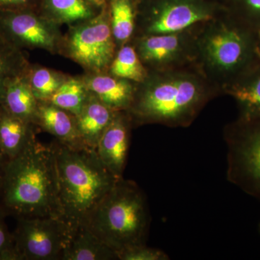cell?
I'll return each mask as SVG.
<instances>
[{"label": "cell", "instance_id": "27", "mask_svg": "<svg viewBox=\"0 0 260 260\" xmlns=\"http://www.w3.org/2000/svg\"><path fill=\"white\" fill-rule=\"evenodd\" d=\"M121 260H167L169 256L164 251L145 245L135 246L118 254Z\"/></svg>", "mask_w": 260, "mask_h": 260}, {"label": "cell", "instance_id": "19", "mask_svg": "<svg viewBox=\"0 0 260 260\" xmlns=\"http://www.w3.org/2000/svg\"><path fill=\"white\" fill-rule=\"evenodd\" d=\"M1 105L13 115L37 126L39 101L30 88L28 71L10 82Z\"/></svg>", "mask_w": 260, "mask_h": 260}, {"label": "cell", "instance_id": "12", "mask_svg": "<svg viewBox=\"0 0 260 260\" xmlns=\"http://www.w3.org/2000/svg\"><path fill=\"white\" fill-rule=\"evenodd\" d=\"M133 126L127 112H118L103 133L95 148L101 161L118 179L122 178L125 169Z\"/></svg>", "mask_w": 260, "mask_h": 260}, {"label": "cell", "instance_id": "1", "mask_svg": "<svg viewBox=\"0 0 260 260\" xmlns=\"http://www.w3.org/2000/svg\"><path fill=\"white\" fill-rule=\"evenodd\" d=\"M196 64L164 72H149L137 84L134 100L126 112L133 126L161 124L187 127L205 106L221 95Z\"/></svg>", "mask_w": 260, "mask_h": 260}, {"label": "cell", "instance_id": "33", "mask_svg": "<svg viewBox=\"0 0 260 260\" xmlns=\"http://www.w3.org/2000/svg\"><path fill=\"white\" fill-rule=\"evenodd\" d=\"M259 232H260V223H259Z\"/></svg>", "mask_w": 260, "mask_h": 260}, {"label": "cell", "instance_id": "17", "mask_svg": "<svg viewBox=\"0 0 260 260\" xmlns=\"http://www.w3.org/2000/svg\"><path fill=\"white\" fill-rule=\"evenodd\" d=\"M60 259L112 260L118 259V256L86 225H81L73 229Z\"/></svg>", "mask_w": 260, "mask_h": 260}, {"label": "cell", "instance_id": "5", "mask_svg": "<svg viewBox=\"0 0 260 260\" xmlns=\"http://www.w3.org/2000/svg\"><path fill=\"white\" fill-rule=\"evenodd\" d=\"M86 225L117 256L130 248L145 245L150 215L145 194L135 181L118 179Z\"/></svg>", "mask_w": 260, "mask_h": 260}, {"label": "cell", "instance_id": "31", "mask_svg": "<svg viewBox=\"0 0 260 260\" xmlns=\"http://www.w3.org/2000/svg\"><path fill=\"white\" fill-rule=\"evenodd\" d=\"M7 161V159L4 156L2 152L0 151V181H1L2 175H3V170H4V167L5 162Z\"/></svg>", "mask_w": 260, "mask_h": 260}, {"label": "cell", "instance_id": "15", "mask_svg": "<svg viewBox=\"0 0 260 260\" xmlns=\"http://www.w3.org/2000/svg\"><path fill=\"white\" fill-rule=\"evenodd\" d=\"M37 125L63 144L85 145L78 134L76 116L48 101H39Z\"/></svg>", "mask_w": 260, "mask_h": 260}, {"label": "cell", "instance_id": "25", "mask_svg": "<svg viewBox=\"0 0 260 260\" xmlns=\"http://www.w3.org/2000/svg\"><path fill=\"white\" fill-rule=\"evenodd\" d=\"M28 77L32 93L38 101H49L70 75L40 65L30 64Z\"/></svg>", "mask_w": 260, "mask_h": 260}, {"label": "cell", "instance_id": "30", "mask_svg": "<svg viewBox=\"0 0 260 260\" xmlns=\"http://www.w3.org/2000/svg\"><path fill=\"white\" fill-rule=\"evenodd\" d=\"M90 5H93L96 9H102L103 7L107 3V0H87Z\"/></svg>", "mask_w": 260, "mask_h": 260}, {"label": "cell", "instance_id": "21", "mask_svg": "<svg viewBox=\"0 0 260 260\" xmlns=\"http://www.w3.org/2000/svg\"><path fill=\"white\" fill-rule=\"evenodd\" d=\"M107 4L113 37L119 49L135 37L138 3L135 0H109Z\"/></svg>", "mask_w": 260, "mask_h": 260}, {"label": "cell", "instance_id": "16", "mask_svg": "<svg viewBox=\"0 0 260 260\" xmlns=\"http://www.w3.org/2000/svg\"><path fill=\"white\" fill-rule=\"evenodd\" d=\"M117 112L90 93L83 110L76 116L77 128L82 143L95 150L99 139Z\"/></svg>", "mask_w": 260, "mask_h": 260}, {"label": "cell", "instance_id": "14", "mask_svg": "<svg viewBox=\"0 0 260 260\" xmlns=\"http://www.w3.org/2000/svg\"><path fill=\"white\" fill-rule=\"evenodd\" d=\"M222 93L230 95L237 102L238 119H259L260 61L224 87Z\"/></svg>", "mask_w": 260, "mask_h": 260}, {"label": "cell", "instance_id": "26", "mask_svg": "<svg viewBox=\"0 0 260 260\" xmlns=\"http://www.w3.org/2000/svg\"><path fill=\"white\" fill-rule=\"evenodd\" d=\"M223 8L260 36V0H221Z\"/></svg>", "mask_w": 260, "mask_h": 260}, {"label": "cell", "instance_id": "18", "mask_svg": "<svg viewBox=\"0 0 260 260\" xmlns=\"http://www.w3.org/2000/svg\"><path fill=\"white\" fill-rule=\"evenodd\" d=\"M37 128L0 105V151L7 160L16 157L35 139Z\"/></svg>", "mask_w": 260, "mask_h": 260}, {"label": "cell", "instance_id": "28", "mask_svg": "<svg viewBox=\"0 0 260 260\" xmlns=\"http://www.w3.org/2000/svg\"><path fill=\"white\" fill-rule=\"evenodd\" d=\"M5 215L0 210V260H20L15 249L13 234L8 230Z\"/></svg>", "mask_w": 260, "mask_h": 260}, {"label": "cell", "instance_id": "6", "mask_svg": "<svg viewBox=\"0 0 260 260\" xmlns=\"http://www.w3.org/2000/svg\"><path fill=\"white\" fill-rule=\"evenodd\" d=\"M117 50L107 3L93 18L70 25L59 54L79 64L85 73H98L108 72Z\"/></svg>", "mask_w": 260, "mask_h": 260}, {"label": "cell", "instance_id": "10", "mask_svg": "<svg viewBox=\"0 0 260 260\" xmlns=\"http://www.w3.org/2000/svg\"><path fill=\"white\" fill-rule=\"evenodd\" d=\"M17 220L13 235L20 260L60 259L73 228L58 217Z\"/></svg>", "mask_w": 260, "mask_h": 260}, {"label": "cell", "instance_id": "29", "mask_svg": "<svg viewBox=\"0 0 260 260\" xmlns=\"http://www.w3.org/2000/svg\"><path fill=\"white\" fill-rule=\"evenodd\" d=\"M38 0H0V11L34 8Z\"/></svg>", "mask_w": 260, "mask_h": 260}, {"label": "cell", "instance_id": "4", "mask_svg": "<svg viewBox=\"0 0 260 260\" xmlns=\"http://www.w3.org/2000/svg\"><path fill=\"white\" fill-rule=\"evenodd\" d=\"M197 44L195 64L221 93L224 87L260 61V36L225 8L200 25Z\"/></svg>", "mask_w": 260, "mask_h": 260}, {"label": "cell", "instance_id": "34", "mask_svg": "<svg viewBox=\"0 0 260 260\" xmlns=\"http://www.w3.org/2000/svg\"><path fill=\"white\" fill-rule=\"evenodd\" d=\"M220 1H221V0H220Z\"/></svg>", "mask_w": 260, "mask_h": 260}, {"label": "cell", "instance_id": "9", "mask_svg": "<svg viewBox=\"0 0 260 260\" xmlns=\"http://www.w3.org/2000/svg\"><path fill=\"white\" fill-rule=\"evenodd\" d=\"M183 31L137 36L131 41L149 72H164L196 63L200 25Z\"/></svg>", "mask_w": 260, "mask_h": 260}, {"label": "cell", "instance_id": "11", "mask_svg": "<svg viewBox=\"0 0 260 260\" xmlns=\"http://www.w3.org/2000/svg\"><path fill=\"white\" fill-rule=\"evenodd\" d=\"M0 34L21 50L43 49L53 54H59L63 37L59 25L35 8L0 11Z\"/></svg>", "mask_w": 260, "mask_h": 260}, {"label": "cell", "instance_id": "24", "mask_svg": "<svg viewBox=\"0 0 260 260\" xmlns=\"http://www.w3.org/2000/svg\"><path fill=\"white\" fill-rule=\"evenodd\" d=\"M89 95L90 92L81 76H70L48 102L77 116L83 110Z\"/></svg>", "mask_w": 260, "mask_h": 260}, {"label": "cell", "instance_id": "20", "mask_svg": "<svg viewBox=\"0 0 260 260\" xmlns=\"http://www.w3.org/2000/svg\"><path fill=\"white\" fill-rule=\"evenodd\" d=\"M95 9L87 0H42L40 11L59 26H70L93 18Z\"/></svg>", "mask_w": 260, "mask_h": 260}, {"label": "cell", "instance_id": "2", "mask_svg": "<svg viewBox=\"0 0 260 260\" xmlns=\"http://www.w3.org/2000/svg\"><path fill=\"white\" fill-rule=\"evenodd\" d=\"M0 210L5 216L16 219L61 218L51 145H43L35 138L18 155L7 160L0 181Z\"/></svg>", "mask_w": 260, "mask_h": 260}, {"label": "cell", "instance_id": "8", "mask_svg": "<svg viewBox=\"0 0 260 260\" xmlns=\"http://www.w3.org/2000/svg\"><path fill=\"white\" fill-rule=\"evenodd\" d=\"M228 181L260 200V118L225 126Z\"/></svg>", "mask_w": 260, "mask_h": 260}, {"label": "cell", "instance_id": "32", "mask_svg": "<svg viewBox=\"0 0 260 260\" xmlns=\"http://www.w3.org/2000/svg\"><path fill=\"white\" fill-rule=\"evenodd\" d=\"M135 1H136L137 3H138V4H139V3H140V2L142 1V0H135Z\"/></svg>", "mask_w": 260, "mask_h": 260}, {"label": "cell", "instance_id": "22", "mask_svg": "<svg viewBox=\"0 0 260 260\" xmlns=\"http://www.w3.org/2000/svg\"><path fill=\"white\" fill-rule=\"evenodd\" d=\"M30 65L24 51L10 44L0 34V105L10 82L26 73Z\"/></svg>", "mask_w": 260, "mask_h": 260}, {"label": "cell", "instance_id": "3", "mask_svg": "<svg viewBox=\"0 0 260 260\" xmlns=\"http://www.w3.org/2000/svg\"><path fill=\"white\" fill-rule=\"evenodd\" d=\"M50 145L55 155L61 218L73 229L86 225L119 179L103 164L94 149L69 146L56 140Z\"/></svg>", "mask_w": 260, "mask_h": 260}, {"label": "cell", "instance_id": "13", "mask_svg": "<svg viewBox=\"0 0 260 260\" xmlns=\"http://www.w3.org/2000/svg\"><path fill=\"white\" fill-rule=\"evenodd\" d=\"M81 78L89 92L112 110L126 112L133 104L138 83L118 78L109 72L85 73Z\"/></svg>", "mask_w": 260, "mask_h": 260}, {"label": "cell", "instance_id": "7", "mask_svg": "<svg viewBox=\"0 0 260 260\" xmlns=\"http://www.w3.org/2000/svg\"><path fill=\"white\" fill-rule=\"evenodd\" d=\"M142 1V6L138 5L135 37L183 31L211 20L224 10L220 0Z\"/></svg>", "mask_w": 260, "mask_h": 260}, {"label": "cell", "instance_id": "23", "mask_svg": "<svg viewBox=\"0 0 260 260\" xmlns=\"http://www.w3.org/2000/svg\"><path fill=\"white\" fill-rule=\"evenodd\" d=\"M108 72L118 78L135 83H143L149 75L148 69L131 42L118 49Z\"/></svg>", "mask_w": 260, "mask_h": 260}]
</instances>
